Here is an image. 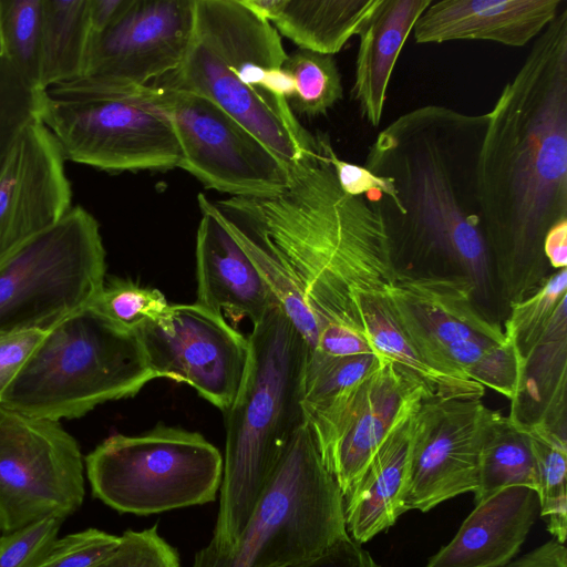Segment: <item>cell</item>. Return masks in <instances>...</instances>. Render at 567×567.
Masks as SVG:
<instances>
[{"instance_id":"cell-38","label":"cell","mask_w":567,"mask_h":567,"mask_svg":"<svg viewBox=\"0 0 567 567\" xmlns=\"http://www.w3.org/2000/svg\"><path fill=\"white\" fill-rule=\"evenodd\" d=\"M65 517L49 515L0 536V567H37Z\"/></svg>"},{"instance_id":"cell-17","label":"cell","mask_w":567,"mask_h":567,"mask_svg":"<svg viewBox=\"0 0 567 567\" xmlns=\"http://www.w3.org/2000/svg\"><path fill=\"white\" fill-rule=\"evenodd\" d=\"M65 157L40 121L27 125L0 165V258L72 208Z\"/></svg>"},{"instance_id":"cell-43","label":"cell","mask_w":567,"mask_h":567,"mask_svg":"<svg viewBox=\"0 0 567 567\" xmlns=\"http://www.w3.org/2000/svg\"><path fill=\"white\" fill-rule=\"evenodd\" d=\"M44 332L32 331L0 338V400Z\"/></svg>"},{"instance_id":"cell-31","label":"cell","mask_w":567,"mask_h":567,"mask_svg":"<svg viewBox=\"0 0 567 567\" xmlns=\"http://www.w3.org/2000/svg\"><path fill=\"white\" fill-rule=\"evenodd\" d=\"M2 49L21 79L41 87L42 0H0Z\"/></svg>"},{"instance_id":"cell-16","label":"cell","mask_w":567,"mask_h":567,"mask_svg":"<svg viewBox=\"0 0 567 567\" xmlns=\"http://www.w3.org/2000/svg\"><path fill=\"white\" fill-rule=\"evenodd\" d=\"M193 27L194 0H128L93 37L83 76L110 85L147 86L179 66Z\"/></svg>"},{"instance_id":"cell-23","label":"cell","mask_w":567,"mask_h":567,"mask_svg":"<svg viewBox=\"0 0 567 567\" xmlns=\"http://www.w3.org/2000/svg\"><path fill=\"white\" fill-rule=\"evenodd\" d=\"M432 0H379L359 35L351 94L361 116L379 126L403 44Z\"/></svg>"},{"instance_id":"cell-36","label":"cell","mask_w":567,"mask_h":567,"mask_svg":"<svg viewBox=\"0 0 567 567\" xmlns=\"http://www.w3.org/2000/svg\"><path fill=\"white\" fill-rule=\"evenodd\" d=\"M90 306L114 323L134 331L147 321L157 320L169 303L157 289L115 280L104 284Z\"/></svg>"},{"instance_id":"cell-9","label":"cell","mask_w":567,"mask_h":567,"mask_svg":"<svg viewBox=\"0 0 567 567\" xmlns=\"http://www.w3.org/2000/svg\"><path fill=\"white\" fill-rule=\"evenodd\" d=\"M100 226L81 206L0 258V338L47 331L104 287Z\"/></svg>"},{"instance_id":"cell-18","label":"cell","mask_w":567,"mask_h":567,"mask_svg":"<svg viewBox=\"0 0 567 567\" xmlns=\"http://www.w3.org/2000/svg\"><path fill=\"white\" fill-rule=\"evenodd\" d=\"M474 291L475 285L466 276L400 272L386 295L399 324L426 362L441 374L464 384L478 383L458 379L451 372L447 351L472 339L506 340L502 328L476 309Z\"/></svg>"},{"instance_id":"cell-6","label":"cell","mask_w":567,"mask_h":567,"mask_svg":"<svg viewBox=\"0 0 567 567\" xmlns=\"http://www.w3.org/2000/svg\"><path fill=\"white\" fill-rule=\"evenodd\" d=\"M153 379L135 332L86 306L44 332L0 404L59 422L133 396Z\"/></svg>"},{"instance_id":"cell-40","label":"cell","mask_w":567,"mask_h":567,"mask_svg":"<svg viewBox=\"0 0 567 567\" xmlns=\"http://www.w3.org/2000/svg\"><path fill=\"white\" fill-rule=\"evenodd\" d=\"M118 544L120 536L87 528L56 538L37 567H93Z\"/></svg>"},{"instance_id":"cell-15","label":"cell","mask_w":567,"mask_h":567,"mask_svg":"<svg viewBox=\"0 0 567 567\" xmlns=\"http://www.w3.org/2000/svg\"><path fill=\"white\" fill-rule=\"evenodd\" d=\"M502 414L480 395L430 394L413 414L404 511L427 512L475 492L484 442Z\"/></svg>"},{"instance_id":"cell-44","label":"cell","mask_w":567,"mask_h":567,"mask_svg":"<svg viewBox=\"0 0 567 567\" xmlns=\"http://www.w3.org/2000/svg\"><path fill=\"white\" fill-rule=\"evenodd\" d=\"M282 567H381L350 535L322 555Z\"/></svg>"},{"instance_id":"cell-4","label":"cell","mask_w":567,"mask_h":567,"mask_svg":"<svg viewBox=\"0 0 567 567\" xmlns=\"http://www.w3.org/2000/svg\"><path fill=\"white\" fill-rule=\"evenodd\" d=\"M249 360L226 412V446L214 549L231 547L248 523L290 440L303 423L300 383L308 346L280 306L249 334Z\"/></svg>"},{"instance_id":"cell-32","label":"cell","mask_w":567,"mask_h":567,"mask_svg":"<svg viewBox=\"0 0 567 567\" xmlns=\"http://www.w3.org/2000/svg\"><path fill=\"white\" fill-rule=\"evenodd\" d=\"M214 206L219 220L250 258L278 305L306 341L308 351H312L318 342L319 324L291 278L264 248L250 238L216 204Z\"/></svg>"},{"instance_id":"cell-10","label":"cell","mask_w":567,"mask_h":567,"mask_svg":"<svg viewBox=\"0 0 567 567\" xmlns=\"http://www.w3.org/2000/svg\"><path fill=\"white\" fill-rule=\"evenodd\" d=\"M92 494L120 513L158 514L215 501L219 451L197 432L157 426L115 434L85 456Z\"/></svg>"},{"instance_id":"cell-28","label":"cell","mask_w":567,"mask_h":567,"mask_svg":"<svg viewBox=\"0 0 567 567\" xmlns=\"http://www.w3.org/2000/svg\"><path fill=\"white\" fill-rule=\"evenodd\" d=\"M512 486H525L536 492L537 463L524 423L502 415L488 433L481 452L475 504Z\"/></svg>"},{"instance_id":"cell-35","label":"cell","mask_w":567,"mask_h":567,"mask_svg":"<svg viewBox=\"0 0 567 567\" xmlns=\"http://www.w3.org/2000/svg\"><path fill=\"white\" fill-rule=\"evenodd\" d=\"M567 297V268L557 269L530 297L512 303L505 337L517 361L536 342L556 307Z\"/></svg>"},{"instance_id":"cell-46","label":"cell","mask_w":567,"mask_h":567,"mask_svg":"<svg viewBox=\"0 0 567 567\" xmlns=\"http://www.w3.org/2000/svg\"><path fill=\"white\" fill-rule=\"evenodd\" d=\"M544 257L556 269L567 266V220L554 225L543 241Z\"/></svg>"},{"instance_id":"cell-13","label":"cell","mask_w":567,"mask_h":567,"mask_svg":"<svg viewBox=\"0 0 567 567\" xmlns=\"http://www.w3.org/2000/svg\"><path fill=\"white\" fill-rule=\"evenodd\" d=\"M434 392L389 359L329 400L303 410L320 457L343 497L392 427Z\"/></svg>"},{"instance_id":"cell-41","label":"cell","mask_w":567,"mask_h":567,"mask_svg":"<svg viewBox=\"0 0 567 567\" xmlns=\"http://www.w3.org/2000/svg\"><path fill=\"white\" fill-rule=\"evenodd\" d=\"M317 142L330 163L340 188L350 196H364L373 193L381 194L392 204L399 199L392 179L373 174L364 166L341 159L330 143L329 136L316 134Z\"/></svg>"},{"instance_id":"cell-21","label":"cell","mask_w":567,"mask_h":567,"mask_svg":"<svg viewBox=\"0 0 567 567\" xmlns=\"http://www.w3.org/2000/svg\"><path fill=\"white\" fill-rule=\"evenodd\" d=\"M539 507L537 493L525 486L503 488L475 504L455 536L426 567H502L525 542Z\"/></svg>"},{"instance_id":"cell-47","label":"cell","mask_w":567,"mask_h":567,"mask_svg":"<svg viewBox=\"0 0 567 567\" xmlns=\"http://www.w3.org/2000/svg\"><path fill=\"white\" fill-rule=\"evenodd\" d=\"M128 0H89L93 37L105 30L124 10Z\"/></svg>"},{"instance_id":"cell-22","label":"cell","mask_w":567,"mask_h":567,"mask_svg":"<svg viewBox=\"0 0 567 567\" xmlns=\"http://www.w3.org/2000/svg\"><path fill=\"white\" fill-rule=\"evenodd\" d=\"M416 408L392 427L358 482L344 496L347 530L359 544L391 527L405 512L412 420Z\"/></svg>"},{"instance_id":"cell-26","label":"cell","mask_w":567,"mask_h":567,"mask_svg":"<svg viewBox=\"0 0 567 567\" xmlns=\"http://www.w3.org/2000/svg\"><path fill=\"white\" fill-rule=\"evenodd\" d=\"M92 39L89 0H42L43 91L85 74Z\"/></svg>"},{"instance_id":"cell-29","label":"cell","mask_w":567,"mask_h":567,"mask_svg":"<svg viewBox=\"0 0 567 567\" xmlns=\"http://www.w3.org/2000/svg\"><path fill=\"white\" fill-rule=\"evenodd\" d=\"M524 425L536 456L540 515L547 518V529L555 540L564 544L567 534V440L544 423Z\"/></svg>"},{"instance_id":"cell-12","label":"cell","mask_w":567,"mask_h":567,"mask_svg":"<svg viewBox=\"0 0 567 567\" xmlns=\"http://www.w3.org/2000/svg\"><path fill=\"white\" fill-rule=\"evenodd\" d=\"M83 471L78 442L58 421L0 404L1 532L73 514L85 494Z\"/></svg>"},{"instance_id":"cell-5","label":"cell","mask_w":567,"mask_h":567,"mask_svg":"<svg viewBox=\"0 0 567 567\" xmlns=\"http://www.w3.org/2000/svg\"><path fill=\"white\" fill-rule=\"evenodd\" d=\"M276 28L244 0H194V27L179 66L158 86L210 100L280 159L295 157L299 124L289 103L260 89L266 72L287 60Z\"/></svg>"},{"instance_id":"cell-25","label":"cell","mask_w":567,"mask_h":567,"mask_svg":"<svg viewBox=\"0 0 567 567\" xmlns=\"http://www.w3.org/2000/svg\"><path fill=\"white\" fill-rule=\"evenodd\" d=\"M299 49L333 55L358 35L379 0H244Z\"/></svg>"},{"instance_id":"cell-48","label":"cell","mask_w":567,"mask_h":567,"mask_svg":"<svg viewBox=\"0 0 567 567\" xmlns=\"http://www.w3.org/2000/svg\"><path fill=\"white\" fill-rule=\"evenodd\" d=\"M260 89L279 101L291 100L296 93L295 80L284 66L269 69Z\"/></svg>"},{"instance_id":"cell-39","label":"cell","mask_w":567,"mask_h":567,"mask_svg":"<svg viewBox=\"0 0 567 567\" xmlns=\"http://www.w3.org/2000/svg\"><path fill=\"white\" fill-rule=\"evenodd\" d=\"M93 567H181V563L176 549L154 525L140 532H124L118 546Z\"/></svg>"},{"instance_id":"cell-2","label":"cell","mask_w":567,"mask_h":567,"mask_svg":"<svg viewBox=\"0 0 567 567\" xmlns=\"http://www.w3.org/2000/svg\"><path fill=\"white\" fill-rule=\"evenodd\" d=\"M289 171L279 195L216 205L284 268L320 330L363 332L359 296L388 295L400 274L382 214L373 198L340 188L318 142Z\"/></svg>"},{"instance_id":"cell-3","label":"cell","mask_w":567,"mask_h":567,"mask_svg":"<svg viewBox=\"0 0 567 567\" xmlns=\"http://www.w3.org/2000/svg\"><path fill=\"white\" fill-rule=\"evenodd\" d=\"M487 113L443 105L413 109L385 126L364 167L392 179L398 204L374 199L391 236L427 256L457 265L475 288L485 286L489 247L476 189V162Z\"/></svg>"},{"instance_id":"cell-14","label":"cell","mask_w":567,"mask_h":567,"mask_svg":"<svg viewBox=\"0 0 567 567\" xmlns=\"http://www.w3.org/2000/svg\"><path fill=\"white\" fill-rule=\"evenodd\" d=\"M134 332L156 378L187 383L224 413L230 409L247 371L249 343L224 315L197 302L169 305Z\"/></svg>"},{"instance_id":"cell-37","label":"cell","mask_w":567,"mask_h":567,"mask_svg":"<svg viewBox=\"0 0 567 567\" xmlns=\"http://www.w3.org/2000/svg\"><path fill=\"white\" fill-rule=\"evenodd\" d=\"M42 94L17 73L0 39V165L23 128L39 121Z\"/></svg>"},{"instance_id":"cell-11","label":"cell","mask_w":567,"mask_h":567,"mask_svg":"<svg viewBox=\"0 0 567 567\" xmlns=\"http://www.w3.org/2000/svg\"><path fill=\"white\" fill-rule=\"evenodd\" d=\"M175 132L181 162L205 187L230 197H271L290 183L289 166L250 131L197 93L148 84Z\"/></svg>"},{"instance_id":"cell-19","label":"cell","mask_w":567,"mask_h":567,"mask_svg":"<svg viewBox=\"0 0 567 567\" xmlns=\"http://www.w3.org/2000/svg\"><path fill=\"white\" fill-rule=\"evenodd\" d=\"M202 218L196 236L197 303L233 319L258 322L279 306L250 258L216 215L214 203L198 195Z\"/></svg>"},{"instance_id":"cell-33","label":"cell","mask_w":567,"mask_h":567,"mask_svg":"<svg viewBox=\"0 0 567 567\" xmlns=\"http://www.w3.org/2000/svg\"><path fill=\"white\" fill-rule=\"evenodd\" d=\"M292 75V110L313 117L324 115L342 99L341 75L332 55L298 49L282 65Z\"/></svg>"},{"instance_id":"cell-20","label":"cell","mask_w":567,"mask_h":567,"mask_svg":"<svg viewBox=\"0 0 567 567\" xmlns=\"http://www.w3.org/2000/svg\"><path fill=\"white\" fill-rule=\"evenodd\" d=\"M561 3V0L432 1L412 32L420 44L485 40L524 47L555 19Z\"/></svg>"},{"instance_id":"cell-30","label":"cell","mask_w":567,"mask_h":567,"mask_svg":"<svg viewBox=\"0 0 567 567\" xmlns=\"http://www.w3.org/2000/svg\"><path fill=\"white\" fill-rule=\"evenodd\" d=\"M452 373L504 395L512 403L518 385V361L513 346L505 341L472 339L446 353Z\"/></svg>"},{"instance_id":"cell-24","label":"cell","mask_w":567,"mask_h":567,"mask_svg":"<svg viewBox=\"0 0 567 567\" xmlns=\"http://www.w3.org/2000/svg\"><path fill=\"white\" fill-rule=\"evenodd\" d=\"M567 297L518 361V385L509 416L544 423L566 437Z\"/></svg>"},{"instance_id":"cell-8","label":"cell","mask_w":567,"mask_h":567,"mask_svg":"<svg viewBox=\"0 0 567 567\" xmlns=\"http://www.w3.org/2000/svg\"><path fill=\"white\" fill-rule=\"evenodd\" d=\"M39 121L65 159L78 164L123 172L181 162L175 132L151 85L117 86L83 76L45 90Z\"/></svg>"},{"instance_id":"cell-27","label":"cell","mask_w":567,"mask_h":567,"mask_svg":"<svg viewBox=\"0 0 567 567\" xmlns=\"http://www.w3.org/2000/svg\"><path fill=\"white\" fill-rule=\"evenodd\" d=\"M363 332L374 351L424 382L434 394L480 395L485 388L464 384L434 370L399 324L386 295H360Z\"/></svg>"},{"instance_id":"cell-45","label":"cell","mask_w":567,"mask_h":567,"mask_svg":"<svg viewBox=\"0 0 567 567\" xmlns=\"http://www.w3.org/2000/svg\"><path fill=\"white\" fill-rule=\"evenodd\" d=\"M502 567H567V549L549 540Z\"/></svg>"},{"instance_id":"cell-1","label":"cell","mask_w":567,"mask_h":567,"mask_svg":"<svg viewBox=\"0 0 567 567\" xmlns=\"http://www.w3.org/2000/svg\"><path fill=\"white\" fill-rule=\"evenodd\" d=\"M476 189L486 240L498 260L542 262L546 233L567 220L566 6L487 112Z\"/></svg>"},{"instance_id":"cell-34","label":"cell","mask_w":567,"mask_h":567,"mask_svg":"<svg viewBox=\"0 0 567 567\" xmlns=\"http://www.w3.org/2000/svg\"><path fill=\"white\" fill-rule=\"evenodd\" d=\"M383 359L374 353L332 357L308 351L300 383L301 410L316 406L354 384Z\"/></svg>"},{"instance_id":"cell-7","label":"cell","mask_w":567,"mask_h":567,"mask_svg":"<svg viewBox=\"0 0 567 567\" xmlns=\"http://www.w3.org/2000/svg\"><path fill=\"white\" fill-rule=\"evenodd\" d=\"M348 536L343 494L303 421L237 542L224 549L206 545L193 567H282L318 557Z\"/></svg>"},{"instance_id":"cell-42","label":"cell","mask_w":567,"mask_h":567,"mask_svg":"<svg viewBox=\"0 0 567 567\" xmlns=\"http://www.w3.org/2000/svg\"><path fill=\"white\" fill-rule=\"evenodd\" d=\"M312 351L332 357L378 354L362 331L337 323L324 326L320 330L317 346Z\"/></svg>"}]
</instances>
